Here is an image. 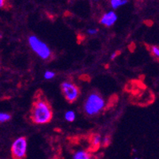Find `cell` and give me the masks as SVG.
<instances>
[{"instance_id":"cell-18","label":"cell","mask_w":159,"mask_h":159,"mask_svg":"<svg viewBox=\"0 0 159 159\" xmlns=\"http://www.w3.org/2000/svg\"><path fill=\"white\" fill-rule=\"evenodd\" d=\"M133 159H140V158H139V157H135V158H133Z\"/></svg>"},{"instance_id":"cell-1","label":"cell","mask_w":159,"mask_h":159,"mask_svg":"<svg viewBox=\"0 0 159 159\" xmlns=\"http://www.w3.org/2000/svg\"><path fill=\"white\" fill-rule=\"evenodd\" d=\"M52 118V110L46 101L40 99L34 102L32 109V120L35 124H44L50 122Z\"/></svg>"},{"instance_id":"cell-15","label":"cell","mask_w":159,"mask_h":159,"mask_svg":"<svg viewBox=\"0 0 159 159\" xmlns=\"http://www.w3.org/2000/svg\"><path fill=\"white\" fill-rule=\"evenodd\" d=\"M108 142H109V138L108 137H106V138H105V139H104V145H108Z\"/></svg>"},{"instance_id":"cell-9","label":"cell","mask_w":159,"mask_h":159,"mask_svg":"<svg viewBox=\"0 0 159 159\" xmlns=\"http://www.w3.org/2000/svg\"><path fill=\"white\" fill-rule=\"evenodd\" d=\"M101 141H102V139H101L100 135H93L91 137V145L93 147H99L101 144Z\"/></svg>"},{"instance_id":"cell-8","label":"cell","mask_w":159,"mask_h":159,"mask_svg":"<svg viewBox=\"0 0 159 159\" xmlns=\"http://www.w3.org/2000/svg\"><path fill=\"white\" fill-rule=\"evenodd\" d=\"M128 1L127 0H112L111 1V6L113 9H117L121 6H124V4L128 3Z\"/></svg>"},{"instance_id":"cell-3","label":"cell","mask_w":159,"mask_h":159,"mask_svg":"<svg viewBox=\"0 0 159 159\" xmlns=\"http://www.w3.org/2000/svg\"><path fill=\"white\" fill-rule=\"evenodd\" d=\"M29 43L30 47L32 48L33 51L35 52L43 60H47L51 56L52 52L48 46L39 40L36 36H31L29 38Z\"/></svg>"},{"instance_id":"cell-10","label":"cell","mask_w":159,"mask_h":159,"mask_svg":"<svg viewBox=\"0 0 159 159\" xmlns=\"http://www.w3.org/2000/svg\"><path fill=\"white\" fill-rule=\"evenodd\" d=\"M65 119L68 122H73L75 119V113L74 111H67L65 113Z\"/></svg>"},{"instance_id":"cell-16","label":"cell","mask_w":159,"mask_h":159,"mask_svg":"<svg viewBox=\"0 0 159 159\" xmlns=\"http://www.w3.org/2000/svg\"><path fill=\"white\" fill-rule=\"evenodd\" d=\"M4 5H5V2H4L3 0H0V8L3 7Z\"/></svg>"},{"instance_id":"cell-12","label":"cell","mask_w":159,"mask_h":159,"mask_svg":"<svg viewBox=\"0 0 159 159\" xmlns=\"http://www.w3.org/2000/svg\"><path fill=\"white\" fill-rule=\"evenodd\" d=\"M150 51L152 52L153 56L157 58L159 57V48L157 46H152L150 48Z\"/></svg>"},{"instance_id":"cell-5","label":"cell","mask_w":159,"mask_h":159,"mask_svg":"<svg viewBox=\"0 0 159 159\" xmlns=\"http://www.w3.org/2000/svg\"><path fill=\"white\" fill-rule=\"evenodd\" d=\"M61 89L63 95L67 102L70 103L75 102L79 96V89L77 86L69 82H63L61 85Z\"/></svg>"},{"instance_id":"cell-13","label":"cell","mask_w":159,"mask_h":159,"mask_svg":"<svg viewBox=\"0 0 159 159\" xmlns=\"http://www.w3.org/2000/svg\"><path fill=\"white\" fill-rule=\"evenodd\" d=\"M55 75H56V74L54 73V72L52 71H50V70H48V71H46L45 73H44V79H52V78L55 77Z\"/></svg>"},{"instance_id":"cell-19","label":"cell","mask_w":159,"mask_h":159,"mask_svg":"<svg viewBox=\"0 0 159 159\" xmlns=\"http://www.w3.org/2000/svg\"><path fill=\"white\" fill-rule=\"evenodd\" d=\"M2 37V36H1V33H0V37Z\"/></svg>"},{"instance_id":"cell-7","label":"cell","mask_w":159,"mask_h":159,"mask_svg":"<svg viewBox=\"0 0 159 159\" xmlns=\"http://www.w3.org/2000/svg\"><path fill=\"white\" fill-rule=\"evenodd\" d=\"M73 159H92L91 155L85 150H79L75 153L73 156Z\"/></svg>"},{"instance_id":"cell-17","label":"cell","mask_w":159,"mask_h":159,"mask_svg":"<svg viewBox=\"0 0 159 159\" xmlns=\"http://www.w3.org/2000/svg\"><path fill=\"white\" fill-rule=\"evenodd\" d=\"M117 56V52H114L113 54L112 55V56H111V60H114V59H115L116 57Z\"/></svg>"},{"instance_id":"cell-14","label":"cell","mask_w":159,"mask_h":159,"mask_svg":"<svg viewBox=\"0 0 159 159\" xmlns=\"http://www.w3.org/2000/svg\"><path fill=\"white\" fill-rule=\"evenodd\" d=\"M97 33H98V30H96V29H89V30H88V33L90 34V35H94Z\"/></svg>"},{"instance_id":"cell-4","label":"cell","mask_w":159,"mask_h":159,"mask_svg":"<svg viewBox=\"0 0 159 159\" xmlns=\"http://www.w3.org/2000/svg\"><path fill=\"white\" fill-rule=\"evenodd\" d=\"M11 152L14 159H24L27 152V141L25 137H19L13 143Z\"/></svg>"},{"instance_id":"cell-6","label":"cell","mask_w":159,"mask_h":159,"mask_svg":"<svg viewBox=\"0 0 159 159\" xmlns=\"http://www.w3.org/2000/svg\"><path fill=\"white\" fill-rule=\"evenodd\" d=\"M117 20V16L113 11H110V12L107 13L101 19V23L105 26L110 27L112 26V25Z\"/></svg>"},{"instance_id":"cell-11","label":"cell","mask_w":159,"mask_h":159,"mask_svg":"<svg viewBox=\"0 0 159 159\" xmlns=\"http://www.w3.org/2000/svg\"><path fill=\"white\" fill-rule=\"evenodd\" d=\"M11 119V116L5 112H0V123H3Z\"/></svg>"},{"instance_id":"cell-2","label":"cell","mask_w":159,"mask_h":159,"mask_svg":"<svg viewBox=\"0 0 159 159\" xmlns=\"http://www.w3.org/2000/svg\"><path fill=\"white\" fill-rule=\"evenodd\" d=\"M105 107V101L98 93H91L85 103V112L88 115H96Z\"/></svg>"}]
</instances>
